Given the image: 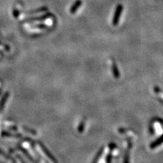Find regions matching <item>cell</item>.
I'll return each instance as SVG.
<instances>
[{"instance_id": "cell-1", "label": "cell", "mask_w": 163, "mask_h": 163, "mask_svg": "<svg viewBox=\"0 0 163 163\" xmlns=\"http://www.w3.org/2000/svg\"><path fill=\"white\" fill-rule=\"evenodd\" d=\"M122 11H123L122 5V4L118 5L116 8V10H115V12L114 14L113 18H112V25H113L114 26H116V25H118Z\"/></svg>"}, {"instance_id": "cell-2", "label": "cell", "mask_w": 163, "mask_h": 163, "mask_svg": "<svg viewBox=\"0 0 163 163\" xmlns=\"http://www.w3.org/2000/svg\"><path fill=\"white\" fill-rule=\"evenodd\" d=\"M82 4V2L81 0H76V1L74 2V4L72 5V7L70 8V13L73 14V15L75 14L77 12V10L79 9V8L81 6Z\"/></svg>"}, {"instance_id": "cell-3", "label": "cell", "mask_w": 163, "mask_h": 163, "mask_svg": "<svg viewBox=\"0 0 163 163\" xmlns=\"http://www.w3.org/2000/svg\"><path fill=\"white\" fill-rule=\"evenodd\" d=\"M162 143H163V135L161 137V138H160L158 140H157V141L154 143L153 145H151V146H156L157 145H160V144H161Z\"/></svg>"}]
</instances>
